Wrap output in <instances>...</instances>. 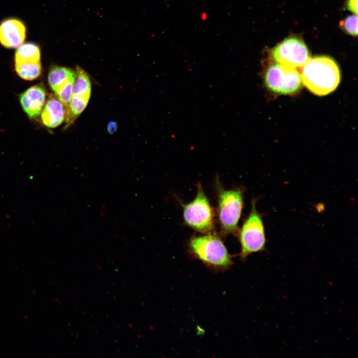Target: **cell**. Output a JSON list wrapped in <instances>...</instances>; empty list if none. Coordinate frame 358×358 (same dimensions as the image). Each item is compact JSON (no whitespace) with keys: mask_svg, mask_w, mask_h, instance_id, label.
<instances>
[{"mask_svg":"<svg viewBox=\"0 0 358 358\" xmlns=\"http://www.w3.org/2000/svg\"><path fill=\"white\" fill-rule=\"evenodd\" d=\"M302 67V83L316 95H327L335 90L340 83V69L335 61L328 56L309 58Z\"/></svg>","mask_w":358,"mask_h":358,"instance_id":"obj_1","label":"cell"},{"mask_svg":"<svg viewBox=\"0 0 358 358\" xmlns=\"http://www.w3.org/2000/svg\"><path fill=\"white\" fill-rule=\"evenodd\" d=\"M65 118L63 104L56 96L50 95L41 113V120L44 125L49 128H55L61 125Z\"/></svg>","mask_w":358,"mask_h":358,"instance_id":"obj_10","label":"cell"},{"mask_svg":"<svg viewBox=\"0 0 358 358\" xmlns=\"http://www.w3.org/2000/svg\"><path fill=\"white\" fill-rule=\"evenodd\" d=\"M90 96L72 95L65 108V128H68L79 116L87 107Z\"/></svg>","mask_w":358,"mask_h":358,"instance_id":"obj_11","label":"cell"},{"mask_svg":"<svg viewBox=\"0 0 358 358\" xmlns=\"http://www.w3.org/2000/svg\"><path fill=\"white\" fill-rule=\"evenodd\" d=\"M272 56L276 63L294 69L302 67L309 58L307 46L295 37L287 38L279 43L272 50Z\"/></svg>","mask_w":358,"mask_h":358,"instance_id":"obj_7","label":"cell"},{"mask_svg":"<svg viewBox=\"0 0 358 358\" xmlns=\"http://www.w3.org/2000/svg\"><path fill=\"white\" fill-rule=\"evenodd\" d=\"M341 28L347 33L352 36L358 35V16L357 14L348 16L341 21Z\"/></svg>","mask_w":358,"mask_h":358,"instance_id":"obj_17","label":"cell"},{"mask_svg":"<svg viewBox=\"0 0 358 358\" xmlns=\"http://www.w3.org/2000/svg\"><path fill=\"white\" fill-rule=\"evenodd\" d=\"M76 72L73 69L58 66H52L48 73V83L54 91L69 79L75 77Z\"/></svg>","mask_w":358,"mask_h":358,"instance_id":"obj_12","label":"cell"},{"mask_svg":"<svg viewBox=\"0 0 358 358\" xmlns=\"http://www.w3.org/2000/svg\"><path fill=\"white\" fill-rule=\"evenodd\" d=\"M75 78L69 79L54 91L56 96L63 104L65 108L68 106L72 96Z\"/></svg>","mask_w":358,"mask_h":358,"instance_id":"obj_16","label":"cell"},{"mask_svg":"<svg viewBox=\"0 0 358 358\" xmlns=\"http://www.w3.org/2000/svg\"><path fill=\"white\" fill-rule=\"evenodd\" d=\"M46 91L40 85L32 86L22 93L20 97L24 111L31 118L37 117L45 103Z\"/></svg>","mask_w":358,"mask_h":358,"instance_id":"obj_9","label":"cell"},{"mask_svg":"<svg viewBox=\"0 0 358 358\" xmlns=\"http://www.w3.org/2000/svg\"><path fill=\"white\" fill-rule=\"evenodd\" d=\"M15 68L19 77L26 80H34L37 78L41 73L40 61L15 63Z\"/></svg>","mask_w":358,"mask_h":358,"instance_id":"obj_15","label":"cell"},{"mask_svg":"<svg viewBox=\"0 0 358 358\" xmlns=\"http://www.w3.org/2000/svg\"><path fill=\"white\" fill-rule=\"evenodd\" d=\"M197 193L193 200L180 204L183 209L184 224L201 234L214 233L215 212L200 182L197 185Z\"/></svg>","mask_w":358,"mask_h":358,"instance_id":"obj_5","label":"cell"},{"mask_svg":"<svg viewBox=\"0 0 358 358\" xmlns=\"http://www.w3.org/2000/svg\"><path fill=\"white\" fill-rule=\"evenodd\" d=\"M40 51L39 46L33 43L21 44L15 54V63L39 62Z\"/></svg>","mask_w":358,"mask_h":358,"instance_id":"obj_14","label":"cell"},{"mask_svg":"<svg viewBox=\"0 0 358 358\" xmlns=\"http://www.w3.org/2000/svg\"><path fill=\"white\" fill-rule=\"evenodd\" d=\"M72 95L90 96L91 82L88 73L81 67L76 66Z\"/></svg>","mask_w":358,"mask_h":358,"instance_id":"obj_13","label":"cell"},{"mask_svg":"<svg viewBox=\"0 0 358 358\" xmlns=\"http://www.w3.org/2000/svg\"><path fill=\"white\" fill-rule=\"evenodd\" d=\"M346 7L355 14H358V0H347Z\"/></svg>","mask_w":358,"mask_h":358,"instance_id":"obj_18","label":"cell"},{"mask_svg":"<svg viewBox=\"0 0 358 358\" xmlns=\"http://www.w3.org/2000/svg\"><path fill=\"white\" fill-rule=\"evenodd\" d=\"M25 35V27L18 19L9 18L0 24V43L6 48L19 47L24 41Z\"/></svg>","mask_w":358,"mask_h":358,"instance_id":"obj_8","label":"cell"},{"mask_svg":"<svg viewBox=\"0 0 358 358\" xmlns=\"http://www.w3.org/2000/svg\"><path fill=\"white\" fill-rule=\"evenodd\" d=\"M187 248L191 256L215 270H227L233 264L222 239L215 232L192 236Z\"/></svg>","mask_w":358,"mask_h":358,"instance_id":"obj_2","label":"cell"},{"mask_svg":"<svg viewBox=\"0 0 358 358\" xmlns=\"http://www.w3.org/2000/svg\"><path fill=\"white\" fill-rule=\"evenodd\" d=\"M256 202L257 199L252 200L251 211L237 235L241 247L238 255L243 262L253 253L267 251L263 215L257 210Z\"/></svg>","mask_w":358,"mask_h":358,"instance_id":"obj_4","label":"cell"},{"mask_svg":"<svg viewBox=\"0 0 358 358\" xmlns=\"http://www.w3.org/2000/svg\"><path fill=\"white\" fill-rule=\"evenodd\" d=\"M117 129V124L115 121H111L108 122L107 130L110 134H113Z\"/></svg>","mask_w":358,"mask_h":358,"instance_id":"obj_19","label":"cell"},{"mask_svg":"<svg viewBox=\"0 0 358 358\" xmlns=\"http://www.w3.org/2000/svg\"><path fill=\"white\" fill-rule=\"evenodd\" d=\"M264 82L271 91L281 94L294 93L298 91L302 84L301 74L296 69L277 63L267 69Z\"/></svg>","mask_w":358,"mask_h":358,"instance_id":"obj_6","label":"cell"},{"mask_svg":"<svg viewBox=\"0 0 358 358\" xmlns=\"http://www.w3.org/2000/svg\"><path fill=\"white\" fill-rule=\"evenodd\" d=\"M215 189L217 199L216 214L221 232L225 235L237 236L238 223L244 208L245 189L243 186H235L226 189L217 178Z\"/></svg>","mask_w":358,"mask_h":358,"instance_id":"obj_3","label":"cell"}]
</instances>
